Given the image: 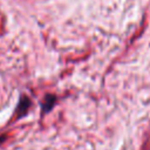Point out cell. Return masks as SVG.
Returning a JSON list of instances; mask_svg holds the SVG:
<instances>
[{"label": "cell", "mask_w": 150, "mask_h": 150, "mask_svg": "<svg viewBox=\"0 0 150 150\" xmlns=\"http://www.w3.org/2000/svg\"><path fill=\"white\" fill-rule=\"evenodd\" d=\"M29 108V100L27 96H22L20 102H19V105H18V109H16V112H15V116L16 118H20L21 116H23L27 110Z\"/></svg>", "instance_id": "cell-1"}, {"label": "cell", "mask_w": 150, "mask_h": 150, "mask_svg": "<svg viewBox=\"0 0 150 150\" xmlns=\"http://www.w3.org/2000/svg\"><path fill=\"white\" fill-rule=\"evenodd\" d=\"M54 103H55V96L54 95H47L43 103H42V114L48 112L53 108Z\"/></svg>", "instance_id": "cell-2"}]
</instances>
